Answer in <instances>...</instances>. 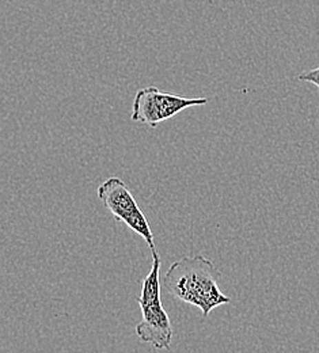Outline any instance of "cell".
<instances>
[{"mask_svg": "<svg viewBox=\"0 0 319 353\" xmlns=\"http://www.w3.org/2000/svg\"><path fill=\"white\" fill-rule=\"evenodd\" d=\"M143 319L137 323V337L156 350H169L173 340V326L162 301L141 306Z\"/></svg>", "mask_w": 319, "mask_h": 353, "instance_id": "4", "label": "cell"}, {"mask_svg": "<svg viewBox=\"0 0 319 353\" xmlns=\"http://www.w3.org/2000/svg\"><path fill=\"white\" fill-rule=\"evenodd\" d=\"M152 252V266L150 273L144 277L141 284V294L137 299L138 306H145L154 302L162 301V285H161V259L156 250Z\"/></svg>", "mask_w": 319, "mask_h": 353, "instance_id": "5", "label": "cell"}, {"mask_svg": "<svg viewBox=\"0 0 319 353\" xmlns=\"http://www.w3.org/2000/svg\"><path fill=\"white\" fill-rule=\"evenodd\" d=\"M222 273L204 256L183 257L172 265L165 274V290L178 301L193 305L207 316L231 299L219 288Z\"/></svg>", "mask_w": 319, "mask_h": 353, "instance_id": "1", "label": "cell"}, {"mask_svg": "<svg viewBox=\"0 0 319 353\" xmlns=\"http://www.w3.org/2000/svg\"><path fill=\"white\" fill-rule=\"evenodd\" d=\"M208 102L207 98H185L152 86L140 88L134 99L132 120L155 128L187 108L203 106Z\"/></svg>", "mask_w": 319, "mask_h": 353, "instance_id": "3", "label": "cell"}, {"mask_svg": "<svg viewBox=\"0 0 319 353\" xmlns=\"http://www.w3.org/2000/svg\"><path fill=\"white\" fill-rule=\"evenodd\" d=\"M98 199L117 221L125 223L138 234L151 250H155L154 234L143 211L138 208L128 185L119 176L107 178L98 188Z\"/></svg>", "mask_w": 319, "mask_h": 353, "instance_id": "2", "label": "cell"}, {"mask_svg": "<svg viewBox=\"0 0 319 353\" xmlns=\"http://www.w3.org/2000/svg\"><path fill=\"white\" fill-rule=\"evenodd\" d=\"M299 81L302 82H309L314 86H317L319 88V67L318 68H314V70H310V71H305L299 75Z\"/></svg>", "mask_w": 319, "mask_h": 353, "instance_id": "6", "label": "cell"}]
</instances>
